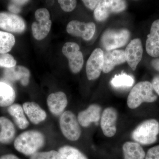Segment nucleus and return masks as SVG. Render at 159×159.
I'll list each match as a JSON object with an SVG mask.
<instances>
[{
    "label": "nucleus",
    "instance_id": "nucleus-1",
    "mask_svg": "<svg viewBox=\"0 0 159 159\" xmlns=\"http://www.w3.org/2000/svg\"><path fill=\"white\" fill-rule=\"evenodd\" d=\"M45 143V138L42 133L38 130H28L16 138L14 146L15 149L20 153L31 156L38 152Z\"/></svg>",
    "mask_w": 159,
    "mask_h": 159
},
{
    "label": "nucleus",
    "instance_id": "nucleus-2",
    "mask_svg": "<svg viewBox=\"0 0 159 159\" xmlns=\"http://www.w3.org/2000/svg\"><path fill=\"white\" fill-rule=\"evenodd\" d=\"M151 83L142 81L137 84L130 91L127 98V106L129 108L135 109L143 102H152L157 97L153 92Z\"/></svg>",
    "mask_w": 159,
    "mask_h": 159
},
{
    "label": "nucleus",
    "instance_id": "nucleus-3",
    "mask_svg": "<svg viewBox=\"0 0 159 159\" xmlns=\"http://www.w3.org/2000/svg\"><path fill=\"white\" fill-rule=\"evenodd\" d=\"M159 133V123L154 119H148L140 123L131 133L135 142L142 145H149L156 142Z\"/></svg>",
    "mask_w": 159,
    "mask_h": 159
},
{
    "label": "nucleus",
    "instance_id": "nucleus-4",
    "mask_svg": "<svg viewBox=\"0 0 159 159\" xmlns=\"http://www.w3.org/2000/svg\"><path fill=\"white\" fill-rule=\"evenodd\" d=\"M130 36V32L127 29H107L102 34L101 43L106 51H111L125 46Z\"/></svg>",
    "mask_w": 159,
    "mask_h": 159
},
{
    "label": "nucleus",
    "instance_id": "nucleus-5",
    "mask_svg": "<svg viewBox=\"0 0 159 159\" xmlns=\"http://www.w3.org/2000/svg\"><path fill=\"white\" fill-rule=\"evenodd\" d=\"M59 124L63 135L67 139L76 141L80 138V125L76 116L71 111H65L61 115Z\"/></svg>",
    "mask_w": 159,
    "mask_h": 159
},
{
    "label": "nucleus",
    "instance_id": "nucleus-6",
    "mask_svg": "<svg viewBox=\"0 0 159 159\" xmlns=\"http://www.w3.org/2000/svg\"><path fill=\"white\" fill-rule=\"evenodd\" d=\"M36 22L31 25L32 34L34 38L41 40L47 37L51 30L52 21L48 10L45 8L37 9L34 13Z\"/></svg>",
    "mask_w": 159,
    "mask_h": 159
},
{
    "label": "nucleus",
    "instance_id": "nucleus-7",
    "mask_svg": "<svg viewBox=\"0 0 159 159\" xmlns=\"http://www.w3.org/2000/svg\"><path fill=\"white\" fill-rule=\"evenodd\" d=\"M126 2L121 0L100 1L94 10V17L98 21L105 20L111 13H119L126 9Z\"/></svg>",
    "mask_w": 159,
    "mask_h": 159
},
{
    "label": "nucleus",
    "instance_id": "nucleus-8",
    "mask_svg": "<svg viewBox=\"0 0 159 159\" xmlns=\"http://www.w3.org/2000/svg\"><path fill=\"white\" fill-rule=\"evenodd\" d=\"M79 46L74 42L66 43L62 49L63 54L67 58L69 67L74 74L81 70L84 64L83 55Z\"/></svg>",
    "mask_w": 159,
    "mask_h": 159
},
{
    "label": "nucleus",
    "instance_id": "nucleus-9",
    "mask_svg": "<svg viewBox=\"0 0 159 159\" xmlns=\"http://www.w3.org/2000/svg\"><path fill=\"white\" fill-rule=\"evenodd\" d=\"M66 31L73 36L81 37L84 40L89 41L95 34L96 25L93 22L86 23L73 20L68 24Z\"/></svg>",
    "mask_w": 159,
    "mask_h": 159
},
{
    "label": "nucleus",
    "instance_id": "nucleus-10",
    "mask_svg": "<svg viewBox=\"0 0 159 159\" xmlns=\"http://www.w3.org/2000/svg\"><path fill=\"white\" fill-rule=\"evenodd\" d=\"M103 55L102 49L98 48L94 50L89 57L86 67L89 80L97 79L100 76L103 68Z\"/></svg>",
    "mask_w": 159,
    "mask_h": 159
},
{
    "label": "nucleus",
    "instance_id": "nucleus-11",
    "mask_svg": "<svg viewBox=\"0 0 159 159\" xmlns=\"http://www.w3.org/2000/svg\"><path fill=\"white\" fill-rule=\"evenodd\" d=\"M25 23L19 16L8 12H0V29L15 33L25 31Z\"/></svg>",
    "mask_w": 159,
    "mask_h": 159
},
{
    "label": "nucleus",
    "instance_id": "nucleus-12",
    "mask_svg": "<svg viewBox=\"0 0 159 159\" xmlns=\"http://www.w3.org/2000/svg\"><path fill=\"white\" fill-rule=\"evenodd\" d=\"M118 112L115 108L107 107L102 112L100 118V126L105 136L111 138L116 133Z\"/></svg>",
    "mask_w": 159,
    "mask_h": 159
},
{
    "label": "nucleus",
    "instance_id": "nucleus-13",
    "mask_svg": "<svg viewBox=\"0 0 159 159\" xmlns=\"http://www.w3.org/2000/svg\"><path fill=\"white\" fill-rule=\"evenodd\" d=\"M126 61L133 70L137 68V66L142 59L143 48L141 40L135 39L131 41L125 51Z\"/></svg>",
    "mask_w": 159,
    "mask_h": 159
},
{
    "label": "nucleus",
    "instance_id": "nucleus-14",
    "mask_svg": "<svg viewBox=\"0 0 159 159\" xmlns=\"http://www.w3.org/2000/svg\"><path fill=\"white\" fill-rule=\"evenodd\" d=\"M102 108L97 104H91L84 110L80 112L77 120L80 125L84 127H89L91 123L97 122L101 116Z\"/></svg>",
    "mask_w": 159,
    "mask_h": 159
},
{
    "label": "nucleus",
    "instance_id": "nucleus-15",
    "mask_svg": "<svg viewBox=\"0 0 159 159\" xmlns=\"http://www.w3.org/2000/svg\"><path fill=\"white\" fill-rule=\"evenodd\" d=\"M47 103L51 113L55 116H61L67 106V98L63 92H57L49 95Z\"/></svg>",
    "mask_w": 159,
    "mask_h": 159
},
{
    "label": "nucleus",
    "instance_id": "nucleus-16",
    "mask_svg": "<svg viewBox=\"0 0 159 159\" xmlns=\"http://www.w3.org/2000/svg\"><path fill=\"white\" fill-rule=\"evenodd\" d=\"M145 47L148 55L153 57H159V19L152 23Z\"/></svg>",
    "mask_w": 159,
    "mask_h": 159
},
{
    "label": "nucleus",
    "instance_id": "nucleus-17",
    "mask_svg": "<svg viewBox=\"0 0 159 159\" xmlns=\"http://www.w3.org/2000/svg\"><path fill=\"white\" fill-rule=\"evenodd\" d=\"M4 75L6 78L10 81H19L22 85L27 86L29 84L31 74L29 69L25 67L16 66L10 68L5 69Z\"/></svg>",
    "mask_w": 159,
    "mask_h": 159
},
{
    "label": "nucleus",
    "instance_id": "nucleus-18",
    "mask_svg": "<svg viewBox=\"0 0 159 159\" xmlns=\"http://www.w3.org/2000/svg\"><path fill=\"white\" fill-rule=\"evenodd\" d=\"M126 62L125 51L123 50H113L109 51L103 55V73H109L116 66Z\"/></svg>",
    "mask_w": 159,
    "mask_h": 159
},
{
    "label": "nucleus",
    "instance_id": "nucleus-19",
    "mask_svg": "<svg viewBox=\"0 0 159 159\" xmlns=\"http://www.w3.org/2000/svg\"><path fill=\"white\" fill-rule=\"evenodd\" d=\"M25 113L34 124H38L44 121L47 117L45 111L34 102H27L23 105Z\"/></svg>",
    "mask_w": 159,
    "mask_h": 159
},
{
    "label": "nucleus",
    "instance_id": "nucleus-20",
    "mask_svg": "<svg viewBox=\"0 0 159 159\" xmlns=\"http://www.w3.org/2000/svg\"><path fill=\"white\" fill-rule=\"evenodd\" d=\"M0 143L10 144L16 136V129L13 123L6 117H0Z\"/></svg>",
    "mask_w": 159,
    "mask_h": 159
},
{
    "label": "nucleus",
    "instance_id": "nucleus-21",
    "mask_svg": "<svg viewBox=\"0 0 159 159\" xmlns=\"http://www.w3.org/2000/svg\"><path fill=\"white\" fill-rule=\"evenodd\" d=\"M124 159H144L145 153L141 145L136 142H127L122 146Z\"/></svg>",
    "mask_w": 159,
    "mask_h": 159
},
{
    "label": "nucleus",
    "instance_id": "nucleus-22",
    "mask_svg": "<svg viewBox=\"0 0 159 159\" xmlns=\"http://www.w3.org/2000/svg\"><path fill=\"white\" fill-rule=\"evenodd\" d=\"M8 111L20 129H25L29 126V121L25 116L23 107L20 104L15 103L10 106L8 107Z\"/></svg>",
    "mask_w": 159,
    "mask_h": 159
},
{
    "label": "nucleus",
    "instance_id": "nucleus-23",
    "mask_svg": "<svg viewBox=\"0 0 159 159\" xmlns=\"http://www.w3.org/2000/svg\"><path fill=\"white\" fill-rule=\"evenodd\" d=\"M14 89L6 83L0 81V107H6L13 104L15 100Z\"/></svg>",
    "mask_w": 159,
    "mask_h": 159
},
{
    "label": "nucleus",
    "instance_id": "nucleus-24",
    "mask_svg": "<svg viewBox=\"0 0 159 159\" xmlns=\"http://www.w3.org/2000/svg\"><path fill=\"white\" fill-rule=\"evenodd\" d=\"M15 43L13 34L0 31V54H6L11 51Z\"/></svg>",
    "mask_w": 159,
    "mask_h": 159
},
{
    "label": "nucleus",
    "instance_id": "nucleus-25",
    "mask_svg": "<svg viewBox=\"0 0 159 159\" xmlns=\"http://www.w3.org/2000/svg\"><path fill=\"white\" fill-rule=\"evenodd\" d=\"M58 152L63 159H88L79 149L69 145L61 147Z\"/></svg>",
    "mask_w": 159,
    "mask_h": 159
},
{
    "label": "nucleus",
    "instance_id": "nucleus-26",
    "mask_svg": "<svg viewBox=\"0 0 159 159\" xmlns=\"http://www.w3.org/2000/svg\"><path fill=\"white\" fill-rule=\"evenodd\" d=\"M134 83V79L133 77L123 73L116 75L111 81V85L116 88L130 87L133 85Z\"/></svg>",
    "mask_w": 159,
    "mask_h": 159
},
{
    "label": "nucleus",
    "instance_id": "nucleus-27",
    "mask_svg": "<svg viewBox=\"0 0 159 159\" xmlns=\"http://www.w3.org/2000/svg\"><path fill=\"white\" fill-rule=\"evenodd\" d=\"M30 159H63L58 151L51 150L37 152L31 156Z\"/></svg>",
    "mask_w": 159,
    "mask_h": 159
},
{
    "label": "nucleus",
    "instance_id": "nucleus-28",
    "mask_svg": "<svg viewBox=\"0 0 159 159\" xmlns=\"http://www.w3.org/2000/svg\"><path fill=\"white\" fill-rule=\"evenodd\" d=\"M16 64V61L11 54L8 53L0 54V67L10 68L15 66Z\"/></svg>",
    "mask_w": 159,
    "mask_h": 159
},
{
    "label": "nucleus",
    "instance_id": "nucleus-29",
    "mask_svg": "<svg viewBox=\"0 0 159 159\" xmlns=\"http://www.w3.org/2000/svg\"><path fill=\"white\" fill-rule=\"evenodd\" d=\"M58 2L62 10L66 12H70L76 8L77 1L75 0H59Z\"/></svg>",
    "mask_w": 159,
    "mask_h": 159
},
{
    "label": "nucleus",
    "instance_id": "nucleus-30",
    "mask_svg": "<svg viewBox=\"0 0 159 159\" xmlns=\"http://www.w3.org/2000/svg\"><path fill=\"white\" fill-rule=\"evenodd\" d=\"M145 159H159V145L150 148L145 155Z\"/></svg>",
    "mask_w": 159,
    "mask_h": 159
},
{
    "label": "nucleus",
    "instance_id": "nucleus-31",
    "mask_svg": "<svg viewBox=\"0 0 159 159\" xmlns=\"http://www.w3.org/2000/svg\"><path fill=\"white\" fill-rule=\"evenodd\" d=\"M100 1H96V0H84L82 2L86 7L91 10H95L98 4H99Z\"/></svg>",
    "mask_w": 159,
    "mask_h": 159
},
{
    "label": "nucleus",
    "instance_id": "nucleus-32",
    "mask_svg": "<svg viewBox=\"0 0 159 159\" xmlns=\"http://www.w3.org/2000/svg\"><path fill=\"white\" fill-rule=\"evenodd\" d=\"M151 84L154 90L159 96V76H156L154 77Z\"/></svg>",
    "mask_w": 159,
    "mask_h": 159
},
{
    "label": "nucleus",
    "instance_id": "nucleus-33",
    "mask_svg": "<svg viewBox=\"0 0 159 159\" xmlns=\"http://www.w3.org/2000/svg\"><path fill=\"white\" fill-rule=\"evenodd\" d=\"M9 11L13 13H18L20 11V6L11 2V4L8 6Z\"/></svg>",
    "mask_w": 159,
    "mask_h": 159
},
{
    "label": "nucleus",
    "instance_id": "nucleus-34",
    "mask_svg": "<svg viewBox=\"0 0 159 159\" xmlns=\"http://www.w3.org/2000/svg\"><path fill=\"white\" fill-rule=\"evenodd\" d=\"M151 65L155 70L159 72V58L152 60L151 61Z\"/></svg>",
    "mask_w": 159,
    "mask_h": 159
},
{
    "label": "nucleus",
    "instance_id": "nucleus-35",
    "mask_svg": "<svg viewBox=\"0 0 159 159\" xmlns=\"http://www.w3.org/2000/svg\"><path fill=\"white\" fill-rule=\"evenodd\" d=\"M0 159H20L18 157L13 154H6L0 157Z\"/></svg>",
    "mask_w": 159,
    "mask_h": 159
},
{
    "label": "nucleus",
    "instance_id": "nucleus-36",
    "mask_svg": "<svg viewBox=\"0 0 159 159\" xmlns=\"http://www.w3.org/2000/svg\"><path fill=\"white\" fill-rule=\"evenodd\" d=\"M29 1H19V0H17V1H11V2L15 3V4H16V5H18V6H23V5H25V4H27V3L29 2Z\"/></svg>",
    "mask_w": 159,
    "mask_h": 159
},
{
    "label": "nucleus",
    "instance_id": "nucleus-37",
    "mask_svg": "<svg viewBox=\"0 0 159 159\" xmlns=\"http://www.w3.org/2000/svg\"><path fill=\"white\" fill-rule=\"evenodd\" d=\"M54 1H49V2H48V1H47V3L49 5H51V3H52V4H54Z\"/></svg>",
    "mask_w": 159,
    "mask_h": 159
}]
</instances>
